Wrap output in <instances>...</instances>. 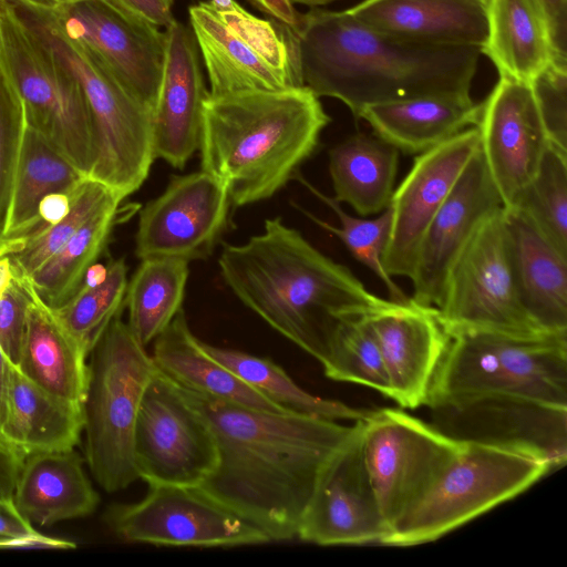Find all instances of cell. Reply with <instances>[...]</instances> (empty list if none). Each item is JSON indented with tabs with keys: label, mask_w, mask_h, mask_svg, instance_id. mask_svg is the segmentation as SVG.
Masks as SVG:
<instances>
[{
	"label": "cell",
	"mask_w": 567,
	"mask_h": 567,
	"mask_svg": "<svg viewBox=\"0 0 567 567\" xmlns=\"http://www.w3.org/2000/svg\"><path fill=\"white\" fill-rule=\"evenodd\" d=\"M182 389L218 447L217 466L200 486L271 542L296 538L321 471L355 422L266 411Z\"/></svg>",
	"instance_id": "obj_1"
},
{
	"label": "cell",
	"mask_w": 567,
	"mask_h": 567,
	"mask_svg": "<svg viewBox=\"0 0 567 567\" xmlns=\"http://www.w3.org/2000/svg\"><path fill=\"white\" fill-rule=\"evenodd\" d=\"M288 32L303 86L348 106L470 93L481 49L429 44L378 31L347 10L298 13Z\"/></svg>",
	"instance_id": "obj_2"
},
{
	"label": "cell",
	"mask_w": 567,
	"mask_h": 567,
	"mask_svg": "<svg viewBox=\"0 0 567 567\" xmlns=\"http://www.w3.org/2000/svg\"><path fill=\"white\" fill-rule=\"evenodd\" d=\"M218 265L236 297L272 329L322 363L341 322L396 303L371 291L279 217L241 245H226Z\"/></svg>",
	"instance_id": "obj_3"
},
{
	"label": "cell",
	"mask_w": 567,
	"mask_h": 567,
	"mask_svg": "<svg viewBox=\"0 0 567 567\" xmlns=\"http://www.w3.org/2000/svg\"><path fill=\"white\" fill-rule=\"evenodd\" d=\"M331 118L307 86L207 95L202 171L217 178L231 205L267 199L317 150Z\"/></svg>",
	"instance_id": "obj_4"
},
{
	"label": "cell",
	"mask_w": 567,
	"mask_h": 567,
	"mask_svg": "<svg viewBox=\"0 0 567 567\" xmlns=\"http://www.w3.org/2000/svg\"><path fill=\"white\" fill-rule=\"evenodd\" d=\"M3 1L80 83L95 136L96 159L90 178L123 200L141 187L155 159L151 111L96 55L63 34L50 9L23 0Z\"/></svg>",
	"instance_id": "obj_5"
},
{
	"label": "cell",
	"mask_w": 567,
	"mask_h": 567,
	"mask_svg": "<svg viewBox=\"0 0 567 567\" xmlns=\"http://www.w3.org/2000/svg\"><path fill=\"white\" fill-rule=\"evenodd\" d=\"M493 395L567 408V334L522 339L474 332L451 337L426 406Z\"/></svg>",
	"instance_id": "obj_6"
},
{
	"label": "cell",
	"mask_w": 567,
	"mask_h": 567,
	"mask_svg": "<svg viewBox=\"0 0 567 567\" xmlns=\"http://www.w3.org/2000/svg\"><path fill=\"white\" fill-rule=\"evenodd\" d=\"M84 453L100 486L114 493L138 480L134 430L145 389L157 371L118 312L90 352Z\"/></svg>",
	"instance_id": "obj_7"
},
{
	"label": "cell",
	"mask_w": 567,
	"mask_h": 567,
	"mask_svg": "<svg viewBox=\"0 0 567 567\" xmlns=\"http://www.w3.org/2000/svg\"><path fill=\"white\" fill-rule=\"evenodd\" d=\"M553 465L519 447L463 441L426 493L388 530L381 544L430 543L522 494Z\"/></svg>",
	"instance_id": "obj_8"
},
{
	"label": "cell",
	"mask_w": 567,
	"mask_h": 567,
	"mask_svg": "<svg viewBox=\"0 0 567 567\" xmlns=\"http://www.w3.org/2000/svg\"><path fill=\"white\" fill-rule=\"evenodd\" d=\"M0 60L21 99L25 125L90 177L96 147L83 90L3 0H0Z\"/></svg>",
	"instance_id": "obj_9"
},
{
	"label": "cell",
	"mask_w": 567,
	"mask_h": 567,
	"mask_svg": "<svg viewBox=\"0 0 567 567\" xmlns=\"http://www.w3.org/2000/svg\"><path fill=\"white\" fill-rule=\"evenodd\" d=\"M435 309L450 337L474 332L522 339L550 336L522 303L503 208L480 226L455 259Z\"/></svg>",
	"instance_id": "obj_10"
},
{
	"label": "cell",
	"mask_w": 567,
	"mask_h": 567,
	"mask_svg": "<svg viewBox=\"0 0 567 567\" xmlns=\"http://www.w3.org/2000/svg\"><path fill=\"white\" fill-rule=\"evenodd\" d=\"M188 12L209 95L302 85L286 24L259 19L244 8L219 13L210 2L192 6Z\"/></svg>",
	"instance_id": "obj_11"
},
{
	"label": "cell",
	"mask_w": 567,
	"mask_h": 567,
	"mask_svg": "<svg viewBox=\"0 0 567 567\" xmlns=\"http://www.w3.org/2000/svg\"><path fill=\"white\" fill-rule=\"evenodd\" d=\"M361 433L364 463L388 530L463 445L401 409L372 410L361 420Z\"/></svg>",
	"instance_id": "obj_12"
},
{
	"label": "cell",
	"mask_w": 567,
	"mask_h": 567,
	"mask_svg": "<svg viewBox=\"0 0 567 567\" xmlns=\"http://www.w3.org/2000/svg\"><path fill=\"white\" fill-rule=\"evenodd\" d=\"M104 522L122 540L162 546L237 547L271 542L200 485H153L144 498L113 504Z\"/></svg>",
	"instance_id": "obj_13"
},
{
	"label": "cell",
	"mask_w": 567,
	"mask_h": 567,
	"mask_svg": "<svg viewBox=\"0 0 567 567\" xmlns=\"http://www.w3.org/2000/svg\"><path fill=\"white\" fill-rule=\"evenodd\" d=\"M134 460L138 478L148 486L200 485L217 466L209 423L183 389L158 370L137 412Z\"/></svg>",
	"instance_id": "obj_14"
},
{
	"label": "cell",
	"mask_w": 567,
	"mask_h": 567,
	"mask_svg": "<svg viewBox=\"0 0 567 567\" xmlns=\"http://www.w3.org/2000/svg\"><path fill=\"white\" fill-rule=\"evenodd\" d=\"M230 205L226 187L204 171L174 177L140 213L136 256L205 259L228 226Z\"/></svg>",
	"instance_id": "obj_15"
},
{
	"label": "cell",
	"mask_w": 567,
	"mask_h": 567,
	"mask_svg": "<svg viewBox=\"0 0 567 567\" xmlns=\"http://www.w3.org/2000/svg\"><path fill=\"white\" fill-rule=\"evenodd\" d=\"M50 10L63 34L96 55L153 113L165 59V30L133 22L101 0H76Z\"/></svg>",
	"instance_id": "obj_16"
},
{
	"label": "cell",
	"mask_w": 567,
	"mask_h": 567,
	"mask_svg": "<svg viewBox=\"0 0 567 567\" xmlns=\"http://www.w3.org/2000/svg\"><path fill=\"white\" fill-rule=\"evenodd\" d=\"M386 532L357 421L352 435L321 471L296 538L320 546L381 544Z\"/></svg>",
	"instance_id": "obj_17"
},
{
	"label": "cell",
	"mask_w": 567,
	"mask_h": 567,
	"mask_svg": "<svg viewBox=\"0 0 567 567\" xmlns=\"http://www.w3.org/2000/svg\"><path fill=\"white\" fill-rule=\"evenodd\" d=\"M478 148L475 126L414 157L389 205L391 225L382 262L392 278L411 279L430 223Z\"/></svg>",
	"instance_id": "obj_18"
},
{
	"label": "cell",
	"mask_w": 567,
	"mask_h": 567,
	"mask_svg": "<svg viewBox=\"0 0 567 567\" xmlns=\"http://www.w3.org/2000/svg\"><path fill=\"white\" fill-rule=\"evenodd\" d=\"M480 148L504 208H513L537 172L548 138L527 82L499 78L481 102Z\"/></svg>",
	"instance_id": "obj_19"
},
{
	"label": "cell",
	"mask_w": 567,
	"mask_h": 567,
	"mask_svg": "<svg viewBox=\"0 0 567 567\" xmlns=\"http://www.w3.org/2000/svg\"><path fill=\"white\" fill-rule=\"evenodd\" d=\"M431 411L433 425L453 439L528 450L554 468L567 461V408L493 395Z\"/></svg>",
	"instance_id": "obj_20"
},
{
	"label": "cell",
	"mask_w": 567,
	"mask_h": 567,
	"mask_svg": "<svg viewBox=\"0 0 567 567\" xmlns=\"http://www.w3.org/2000/svg\"><path fill=\"white\" fill-rule=\"evenodd\" d=\"M502 208L478 148L425 231L411 277L414 302L437 307L455 259L480 226Z\"/></svg>",
	"instance_id": "obj_21"
},
{
	"label": "cell",
	"mask_w": 567,
	"mask_h": 567,
	"mask_svg": "<svg viewBox=\"0 0 567 567\" xmlns=\"http://www.w3.org/2000/svg\"><path fill=\"white\" fill-rule=\"evenodd\" d=\"M165 35L162 81L152 113L154 154L183 168L199 147L208 91L192 30L174 20Z\"/></svg>",
	"instance_id": "obj_22"
},
{
	"label": "cell",
	"mask_w": 567,
	"mask_h": 567,
	"mask_svg": "<svg viewBox=\"0 0 567 567\" xmlns=\"http://www.w3.org/2000/svg\"><path fill=\"white\" fill-rule=\"evenodd\" d=\"M378 340L390 399L402 409L426 405L430 389L451 337L434 307L411 298L369 318Z\"/></svg>",
	"instance_id": "obj_23"
},
{
	"label": "cell",
	"mask_w": 567,
	"mask_h": 567,
	"mask_svg": "<svg viewBox=\"0 0 567 567\" xmlns=\"http://www.w3.org/2000/svg\"><path fill=\"white\" fill-rule=\"evenodd\" d=\"M488 0H362L347 11L360 22L410 41L482 48Z\"/></svg>",
	"instance_id": "obj_24"
},
{
	"label": "cell",
	"mask_w": 567,
	"mask_h": 567,
	"mask_svg": "<svg viewBox=\"0 0 567 567\" xmlns=\"http://www.w3.org/2000/svg\"><path fill=\"white\" fill-rule=\"evenodd\" d=\"M512 265L522 303L545 332L567 334V257L516 208H504Z\"/></svg>",
	"instance_id": "obj_25"
},
{
	"label": "cell",
	"mask_w": 567,
	"mask_h": 567,
	"mask_svg": "<svg viewBox=\"0 0 567 567\" xmlns=\"http://www.w3.org/2000/svg\"><path fill=\"white\" fill-rule=\"evenodd\" d=\"M481 103L470 93L424 95L364 107V120L373 134L399 152L419 155L458 133L475 127Z\"/></svg>",
	"instance_id": "obj_26"
},
{
	"label": "cell",
	"mask_w": 567,
	"mask_h": 567,
	"mask_svg": "<svg viewBox=\"0 0 567 567\" xmlns=\"http://www.w3.org/2000/svg\"><path fill=\"white\" fill-rule=\"evenodd\" d=\"M13 501L31 524L54 523L91 515L100 503L82 458L73 451L28 455L19 472Z\"/></svg>",
	"instance_id": "obj_27"
},
{
	"label": "cell",
	"mask_w": 567,
	"mask_h": 567,
	"mask_svg": "<svg viewBox=\"0 0 567 567\" xmlns=\"http://www.w3.org/2000/svg\"><path fill=\"white\" fill-rule=\"evenodd\" d=\"M21 278L30 292V302L17 367L49 393L83 404L89 382L87 354L38 297L29 278Z\"/></svg>",
	"instance_id": "obj_28"
},
{
	"label": "cell",
	"mask_w": 567,
	"mask_h": 567,
	"mask_svg": "<svg viewBox=\"0 0 567 567\" xmlns=\"http://www.w3.org/2000/svg\"><path fill=\"white\" fill-rule=\"evenodd\" d=\"M84 425L83 404L63 400L10 365L7 413L2 427L6 445L25 458L30 454L73 450Z\"/></svg>",
	"instance_id": "obj_29"
},
{
	"label": "cell",
	"mask_w": 567,
	"mask_h": 567,
	"mask_svg": "<svg viewBox=\"0 0 567 567\" xmlns=\"http://www.w3.org/2000/svg\"><path fill=\"white\" fill-rule=\"evenodd\" d=\"M152 359L177 385L220 400L272 412H290L210 357L188 327L183 309L154 339Z\"/></svg>",
	"instance_id": "obj_30"
},
{
	"label": "cell",
	"mask_w": 567,
	"mask_h": 567,
	"mask_svg": "<svg viewBox=\"0 0 567 567\" xmlns=\"http://www.w3.org/2000/svg\"><path fill=\"white\" fill-rule=\"evenodd\" d=\"M499 78L529 83L551 60L554 51L538 0H488L487 35L481 48Z\"/></svg>",
	"instance_id": "obj_31"
},
{
	"label": "cell",
	"mask_w": 567,
	"mask_h": 567,
	"mask_svg": "<svg viewBox=\"0 0 567 567\" xmlns=\"http://www.w3.org/2000/svg\"><path fill=\"white\" fill-rule=\"evenodd\" d=\"M399 151L375 134L359 133L329 151L333 198L360 216L384 212L391 202Z\"/></svg>",
	"instance_id": "obj_32"
},
{
	"label": "cell",
	"mask_w": 567,
	"mask_h": 567,
	"mask_svg": "<svg viewBox=\"0 0 567 567\" xmlns=\"http://www.w3.org/2000/svg\"><path fill=\"white\" fill-rule=\"evenodd\" d=\"M84 178L65 156L25 125L4 237L29 236L40 229L42 198L52 193L70 194Z\"/></svg>",
	"instance_id": "obj_33"
},
{
	"label": "cell",
	"mask_w": 567,
	"mask_h": 567,
	"mask_svg": "<svg viewBox=\"0 0 567 567\" xmlns=\"http://www.w3.org/2000/svg\"><path fill=\"white\" fill-rule=\"evenodd\" d=\"M189 262L177 258L142 259L127 282L124 305L128 327L146 347L182 310Z\"/></svg>",
	"instance_id": "obj_34"
},
{
	"label": "cell",
	"mask_w": 567,
	"mask_h": 567,
	"mask_svg": "<svg viewBox=\"0 0 567 567\" xmlns=\"http://www.w3.org/2000/svg\"><path fill=\"white\" fill-rule=\"evenodd\" d=\"M204 350L267 399L290 412L336 421H361L372 410L357 409L340 401L313 395L299 386L287 372L268 358L203 342Z\"/></svg>",
	"instance_id": "obj_35"
},
{
	"label": "cell",
	"mask_w": 567,
	"mask_h": 567,
	"mask_svg": "<svg viewBox=\"0 0 567 567\" xmlns=\"http://www.w3.org/2000/svg\"><path fill=\"white\" fill-rule=\"evenodd\" d=\"M121 202L113 199L92 215L45 265L28 277L38 297L51 309L66 303L80 289L106 244Z\"/></svg>",
	"instance_id": "obj_36"
},
{
	"label": "cell",
	"mask_w": 567,
	"mask_h": 567,
	"mask_svg": "<svg viewBox=\"0 0 567 567\" xmlns=\"http://www.w3.org/2000/svg\"><path fill=\"white\" fill-rule=\"evenodd\" d=\"M293 178H298L302 185L334 212L340 221V226L337 227L323 221L296 204L295 207L321 228L338 237L360 264L375 274L384 284L390 300L399 303L410 301V298L406 297L402 289L394 282L393 278L385 271L382 262L390 233V208L388 207L374 218L354 217L344 212L340 203L333 197L321 193L299 174H296Z\"/></svg>",
	"instance_id": "obj_37"
},
{
	"label": "cell",
	"mask_w": 567,
	"mask_h": 567,
	"mask_svg": "<svg viewBox=\"0 0 567 567\" xmlns=\"http://www.w3.org/2000/svg\"><path fill=\"white\" fill-rule=\"evenodd\" d=\"M567 257V153L547 145L536 174L513 207Z\"/></svg>",
	"instance_id": "obj_38"
},
{
	"label": "cell",
	"mask_w": 567,
	"mask_h": 567,
	"mask_svg": "<svg viewBox=\"0 0 567 567\" xmlns=\"http://www.w3.org/2000/svg\"><path fill=\"white\" fill-rule=\"evenodd\" d=\"M69 196L70 210L61 220L27 236L22 249L8 255L14 275L32 276L92 215L113 199L122 200L112 189L90 177L84 178Z\"/></svg>",
	"instance_id": "obj_39"
},
{
	"label": "cell",
	"mask_w": 567,
	"mask_h": 567,
	"mask_svg": "<svg viewBox=\"0 0 567 567\" xmlns=\"http://www.w3.org/2000/svg\"><path fill=\"white\" fill-rule=\"evenodd\" d=\"M127 282L124 259L112 260L103 281L93 287H80L66 303L52 309L87 357L111 320L121 312Z\"/></svg>",
	"instance_id": "obj_40"
},
{
	"label": "cell",
	"mask_w": 567,
	"mask_h": 567,
	"mask_svg": "<svg viewBox=\"0 0 567 567\" xmlns=\"http://www.w3.org/2000/svg\"><path fill=\"white\" fill-rule=\"evenodd\" d=\"M369 318L341 322L321 364L331 380L365 385L390 398L382 353Z\"/></svg>",
	"instance_id": "obj_41"
},
{
	"label": "cell",
	"mask_w": 567,
	"mask_h": 567,
	"mask_svg": "<svg viewBox=\"0 0 567 567\" xmlns=\"http://www.w3.org/2000/svg\"><path fill=\"white\" fill-rule=\"evenodd\" d=\"M24 128L21 99L0 60V239L4 237Z\"/></svg>",
	"instance_id": "obj_42"
},
{
	"label": "cell",
	"mask_w": 567,
	"mask_h": 567,
	"mask_svg": "<svg viewBox=\"0 0 567 567\" xmlns=\"http://www.w3.org/2000/svg\"><path fill=\"white\" fill-rule=\"evenodd\" d=\"M529 84L549 144L567 153V60H551Z\"/></svg>",
	"instance_id": "obj_43"
},
{
	"label": "cell",
	"mask_w": 567,
	"mask_h": 567,
	"mask_svg": "<svg viewBox=\"0 0 567 567\" xmlns=\"http://www.w3.org/2000/svg\"><path fill=\"white\" fill-rule=\"evenodd\" d=\"M30 292L23 278H13L0 297V349L13 365H18L25 331Z\"/></svg>",
	"instance_id": "obj_44"
},
{
	"label": "cell",
	"mask_w": 567,
	"mask_h": 567,
	"mask_svg": "<svg viewBox=\"0 0 567 567\" xmlns=\"http://www.w3.org/2000/svg\"><path fill=\"white\" fill-rule=\"evenodd\" d=\"M124 18L155 28H167L173 21V0H101Z\"/></svg>",
	"instance_id": "obj_45"
},
{
	"label": "cell",
	"mask_w": 567,
	"mask_h": 567,
	"mask_svg": "<svg viewBox=\"0 0 567 567\" xmlns=\"http://www.w3.org/2000/svg\"><path fill=\"white\" fill-rule=\"evenodd\" d=\"M558 58L567 59V0H538Z\"/></svg>",
	"instance_id": "obj_46"
},
{
	"label": "cell",
	"mask_w": 567,
	"mask_h": 567,
	"mask_svg": "<svg viewBox=\"0 0 567 567\" xmlns=\"http://www.w3.org/2000/svg\"><path fill=\"white\" fill-rule=\"evenodd\" d=\"M32 524L17 509L14 501H0V537L31 539L40 536Z\"/></svg>",
	"instance_id": "obj_47"
},
{
	"label": "cell",
	"mask_w": 567,
	"mask_h": 567,
	"mask_svg": "<svg viewBox=\"0 0 567 567\" xmlns=\"http://www.w3.org/2000/svg\"><path fill=\"white\" fill-rule=\"evenodd\" d=\"M23 460L12 449L0 443V501L13 499L17 478Z\"/></svg>",
	"instance_id": "obj_48"
},
{
	"label": "cell",
	"mask_w": 567,
	"mask_h": 567,
	"mask_svg": "<svg viewBox=\"0 0 567 567\" xmlns=\"http://www.w3.org/2000/svg\"><path fill=\"white\" fill-rule=\"evenodd\" d=\"M70 196L64 193H52L42 198L39 205V217L42 227L61 220L70 210Z\"/></svg>",
	"instance_id": "obj_49"
},
{
	"label": "cell",
	"mask_w": 567,
	"mask_h": 567,
	"mask_svg": "<svg viewBox=\"0 0 567 567\" xmlns=\"http://www.w3.org/2000/svg\"><path fill=\"white\" fill-rule=\"evenodd\" d=\"M27 236L3 237L0 240V297L9 287L13 278V269L8 257L19 251L25 244Z\"/></svg>",
	"instance_id": "obj_50"
},
{
	"label": "cell",
	"mask_w": 567,
	"mask_h": 567,
	"mask_svg": "<svg viewBox=\"0 0 567 567\" xmlns=\"http://www.w3.org/2000/svg\"><path fill=\"white\" fill-rule=\"evenodd\" d=\"M261 12L270 16L274 20L292 27L297 22L298 12L288 0H248Z\"/></svg>",
	"instance_id": "obj_51"
},
{
	"label": "cell",
	"mask_w": 567,
	"mask_h": 567,
	"mask_svg": "<svg viewBox=\"0 0 567 567\" xmlns=\"http://www.w3.org/2000/svg\"><path fill=\"white\" fill-rule=\"evenodd\" d=\"M64 546V540L61 538L49 537L40 535L31 539H14L0 537V549L6 548H54L61 549Z\"/></svg>",
	"instance_id": "obj_52"
},
{
	"label": "cell",
	"mask_w": 567,
	"mask_h": 567,
	"mask_svg": "<svg viewBox=\"0 0 567 567\" xmlns=\"http://www.w3.org/2000/svg\"><path fill=\"white\" fill-rule=\"evenodd\" d=\"M10 365L11 363L6 358L0 349V443L2 440V427L7 413L9 382H10ZM4 444V443H3ZM8 446V445H7Z\"/></svg>",
	"instance_id": "obj_53"
},
{
	"label": "cell",
	"mask_w": 567,
	"mask_h": 567,
	"mask_svg": "<svg viewBox=\"0 0 567 567\" xmlns=\"http://www.w3.org/2000/svg\"><path fill=\"white\" fill-rule=\"evenodd\" d=\"M209 2L218 12L221 13L234 12L241 9V7L234 0H210Z\"/></svg>",
	"instance_id": "obj_54"
},
{
	"label": "cell",
	"mask_w": 567,
	"mask_h": 567,
	"mask_svg": "<svg viewBox=\"0 0 567 567\" xmlns=\"http://www.w3.org/2000/svg\"><path fill=\"white\" fill-rule=\"evenodd\" d=\"M23 1H25L30 4H33V6L40 7V8L55 9L62 4L73 2L76 0H23Z\"/></svg>",
	"instance_id": "obj_55"
},
{
	"label": "cell",
	"mask_w": 567,
	"mask_h": 567,
	"mask_svg": "<svg viewBox=\"0 0 567 567\" xmlns=\"http://www.w3.org/2000/svg\"><path fill=\"white\" fill-rule=\"evenodd\" d=\"M291 4L292 3H300V4H306V6H310V7H317V6H323V4H328L334 0H288Z\"/></svg>",
	"instance_id": "obj_56"
},
{
	"label": "cell",
	"mask_w": 567,
	"mask_h": 567,
	"mask_svg": "<svg viewBox=\"0 0 567 567\" xmlns=\"http://www.w3.org/2000/svg\"><path fill=\"white\" fill-rule=\"evenodd\" d=\"M1 240V239H0Z\"/></svg>",
	"instance_id": "obj_57"
}]
</instances>
